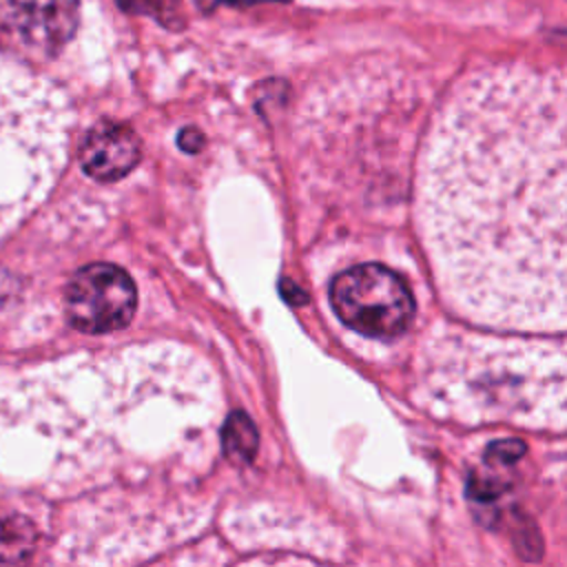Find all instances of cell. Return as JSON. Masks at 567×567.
<instances>
[{"instance_id": "obj_1", "label": "cell", "mask_w": 567, "mask_h": 567, "mask_svg": "<svg viewBox=\"0 0 567 567\" xmlns=\"http://www.w3.org/2000/svg\"><path fill=\"white\" fill-rule=\"evenodd\" d=\"M416 221L436 284L498 330H567V71L465 78L425 135Z\"/></svg>"}, {"instance_id": "obj_2", "label": "cell", "mask_w": 567, "mask_h": 567, "mask_svg": "<svg viewBox=\"0 0 567 567\" xmlns=\"http://www.w3.org/2000/svg\"><path fill=\"white\" fill-rule=\"evenodd\" d=\"M423 385L456 419L567 430V350L551 343L447 334L427 350Z\"/></svg>"}, {"instance_id": "obj_3", "label": "cell", "mask_w": 567, "mask_h": 567, "mask_svg": "<svg viewBox=\"0 0 567 567\" xmlns=\"http://www.w3.org/2000/svg\"><path fill=\"white\" fill-rule=\"evenodd\" d=\"M337 317L359 334L394 339L414 317V299L405 281L381 264H361L339 272L330 286Z\"/></svg>"}, {"instance_id": "obj_4", "label": "cell", "mask_w": 567, "mask_h": 567, "mask_svg": "<svg viewBox=\"0 0 567 567\" xmlns=\"http://www.w3.org/2000/svg\"><path fill=\"white\" fill-rule=\"evenodd\" d=\"M78 24L80 0H0V49L24 62L55 58Z\"/></svg>"}, {"instance_id": "obj_5", "label": "cell", "mask_w": 567, "mask_h": 567, "mask_svg": "<svg viewBox=\"0 0 567 567\" xmlns=\"http://www.w3.org/2000/svg\"><path fill=\"white\" fill-rule=\"evenodd\" d=\"M137 292L126 270L113 264H89L78 270L64 295L71 326L86 334L122 330L131 323Z\"/></svg>"}, {"instance_id": "obj_6", "label": "cell", "mask_w": 567, "mask_h": 567, "mask_svg": "<svg viewBox=\"0 0 567 567\" xmlns=\"http://www.w3.org/2000/svg\"><path fill=\"white\" fill-rule=\"evenodd\" d=\"M140 155L142 142L137 133L128 124L109 120L91 126L80 146L82 171L102 182H113L131 173Z\"/></svg>"}, {"instance_id": "obj_7", "label": "cell", "mask_w": 567, "mask_h": 567, "mask_svg": "<svg viewBox=\"0 0 567 567\" xmlns=\"http://www.w3.org/2000/svg\"><path fill=\"white\" fill-rule=\"evenodd\" d=\"M257 430L255 423L244 412H233L226 419L221 441L224 452L235 463H250L257 452Z\"/></svg>"}, {"instance_id": "obj_8", "label": "cell", "mask_w": 567, "mask_h": 567, "mask_svg": "<svg viewBox=\"0 0 567 567\" xmlns=\"http://www.w3.org/2000/svg\"><path fill=\"white\" fill-rule=\"evenodd\" d=\"M35 543L33 525L22 516L0 518V563H22Z\"/></svg>"}, {"instance_id": "obj_9", "label": "cell", "mask_w": 567, "mask_h": 567, "mask_svg": "<svg viewBox=\"0 0 567 567\" xmlns=\"http://www.w3.org/2000/svg\"><path fill=\"white\" fill-rule=\"evenodd\" d=\"M120 4L126 11H137V13H153V18H157L164 24H173L179 22V7L177 0H120Z\"/></svg>"}, {"instance_id": "obj_10", "label": "cell", "mask_w": 567, "mask_h": 567, "mask_svg": "<svg viewBox=\"0 0 567 567\" xmlns=\"http://www.w3.org/2000/svg\"><path fill=\"white\" fill-rule=\"evenodd\" d=\"M177 144L186 153H197L204 146V135L197 128H184L177 137Z\"/></svg>"}, {"instance_id": "obj_11", "label": "cell", "mask_w": 567, "mask_h": 567, "mask_svg": "<svg viewBox=\"0 0 567 567\" xmlns=\"http://www.w3.org/2000/svg\"><path fill=\"white\" fill-rule=\"evenodd\" d=\"M257 2H288V0H195L202 11H213L221 4H257Z\"/></svg>"}]
</instances>
